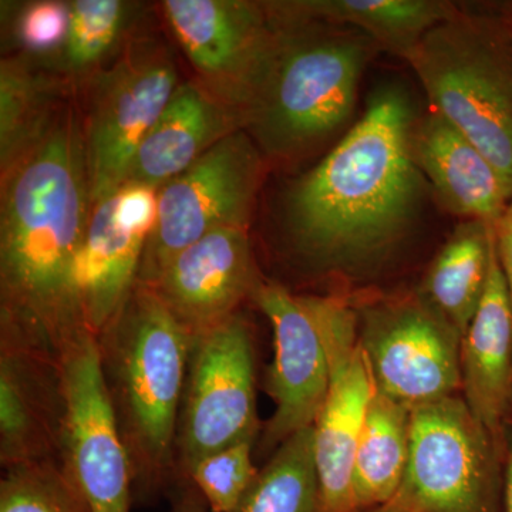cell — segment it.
<instances>
[{"instance_id": "5bb4252c", "label": "cell", "mask_w": 512, "mask_h": 512, "mask_svg": "<svg viewBox=\"0 0 512 512\" xmlns=\"http://www.w3.org/2000/svg\"><path fill=\"white\" fill-rule=\"evenodd\" d=\"M252 299L274 332V359L266 376V392L275 410L262 436V447L271 450L313 427L325 402L330 363L323 296L298 295L284 285L261 279Z\"/></svg>"}, {"instance_id": "ac0fdd59", "label": "cell", "mask_w": 512, "mask_h": 512, "mask_svg": "<svg viewBox=\"0 0 512 512\" xmlns=\"http://www.w3.org/2000/svg\"><path fill=\"white\" fill-rule=\"evenodd\" d=\"M412 154L444 210L491 225L507 210L512 194L497 168L436 111L417 117Z\"/></svg>"}, {"instance_id": "6da1fadb", "label": "cell", "mask_w": 512, "mask_h": 512, "mask_svg": "<svg viewBox=\"0 0 512 512\" xmlns=\"http://www.w3.org/2000/svg\"><path fill=\"white\" fill-rule=\"evenodd\" d=\"M2 181L0 329L59 356L87 329L72 291L74 255L92 214L86 144L76 111H56Z\"/></svg>"}, {"instance_id": "7c38bea8", "label": "cell", "mask_w": 512, "mask_h": 512, "mask_svg": "<svg viewBox=\"0 0 512 512\" xmlns=\"http://www.w3.org/2000/svg\"><path fill=\"white\" fill-rule=\"evenodd\" d=\"M163 9L202 86L247 120L278 43L269 2L167 0Z\"/></svg>"}, {"instance_id": "ffe728a7", "label": "cell", "mask_w": 512, "mask_h": 512, "mask_svg": "<svg viewBox=\"0 0 512 512\" xmlns=\"http://www.w3.org/2000/svg\"><path fill=\"white\" fill-rule=\"evenodd\" d=\"M239 130H245V119L237 109L200 82L180 83L138 147L127 181L160 190Z\"/></svg>"}, {"instance_id": "30bf717a", "label": "cell", "mask_w": 512, "mask_h": 512, "mask_svg": "<svg viewBox=\"0 0 512 512\" xmlns=\"http://www.w3.org/2000/svg\"><path fill=\"white\" fill-rule=\"evenodd\" d=\"M490 437L456 396L410 410L409 456L394 497L407 512H497Z\"/></svg>"}, {"instance_id": "7402d4cb", "label": "cell", "mask_w": 512, "mask_h": 512, "mask_svg": "<svg viewBox=\"0 0 512 512\" xmlns=\"http://www.w3.org/2000/svg\"><path fill=\"white\" fill-rule=\"evenodd\" d=\"M494 225L463 221L441 247L424 275L420 296L441 318L466 335L483 299L491 255Z\"/></svg>"}, {"instance_id": "484cf974", "label": "cell", "mask_w": 512, "mask_h": 512, "mask_svg": "<svg viewBox=\"0 0 512 512\" xmlns=\"http://www.w3.org/2000/svg\"><path fill=\"white\" fill-rule=\"evenodd\" d=\"M0 512H92L59 461L5 468L0 480Z\"/></svg>"}, {"instance_id": "4316f807", "label": "cell", "mask_w": 512, "mask_h": 512, "mask_svg": "<svg viewBox=\"0 0 512 512\" xmlns=\"http://www.w3.org/2000/svg\"><path fill=\"white\" fill-rule=\"evenodd\" d=\"M69 6L63 62L72 72H84L116 45L126 28L128 5L119 0H76Z\"/></svg>"}, {"instance_id": "9c48e42d", "label": "cell", "mask_w": 512, "mask_h": 512, "mask_svg": "<svg viewBox=\"0 0 512 512\" xmlns=\"http://www.w3.org/2000/svg\"><path fill=\"white\" fill-rule=\"evenodd\" d=\"M177 87L173 57L153 40L128 47L93 80L83 126L92 208L126 183L138 147Z\"/></svg>"}, {"instance_id": "9a60e30c", "label": "cell", "mask_w": 512, "mask_h": 512, "mask_svg": "<svg viewBox=\"0 0 512 512\" xmlns=\"http://www.w3.org/2000/svg\"><path fill=\"white\" fill-rule=\"evenodd\" d=\"M157 211V188L133 181L92 208L73 259L72 291L84 325L96 336L137 285Z\"/></svg>"}, {"instance_id": "d6a6232c", "label": "cell", "mask_w": 512, "mask_h": 512, "mask_svg": "<svg viewBox=\"0 0 512 512\" xmlns=\"http://www.w3.org/2000/svg\"><path fill=\"white\" fill-rule=\"evenodd\" d=\"M363 512H407L406 510H403L402 507H400L399 504L392 503L380 505V507L372 508V510H367Z\"/></svg>"}, {"instance_id": "8992f818", "label": "cell", "mask_w": 512, "mask_h": 512, "mask_svg": "<svg viewBox=\"0 0 512 512\" xmlns=\"http://www.w3.org/2000/svg\"><path fill=\"white\" fill-rule=\"evenodd\" d=\"M251 325L241 312L192 338L174 447L175 481L197 461L259 430L255 350Z\"/></svg>"}, {"instance_id": "5b68a950", "label": "cell", "mask_w": 512, "mask_h": 512, "mask_svg": "<svg viewBox=\"0 0 512 512\" xmlns=\"http://www.w3.org/2000/svg\"><path fill=\"white\" fill-rule=\"evenodd\" d=\"M406 62L436 111L497 168L512 194V57L497 19L460 8Z\"/></svg>"}, {"instance_id": "d6986e66", "label": "cell", "mask_w": 512, "mask_h": 512, "mask_svg": "<svg viewBox=\"0 0 512 512\" xmlns=\"http://www.w3.org/2000/svg\"><path fill=\"white\" fill-rule=\"evenodd\" d=\"M460 366L464 400L498 450L512 397V308L495 238L483 299L461 339Z\"/></svg>"}, {"instance_id": "44dd1931", "label": "cell", "mask_w": 512, "mask_h": 512, "mask_svg": "<svg viewBox=\"0 0 512 512\" xmlns=\"http://www.w3.org/2000/svg\"><path fill=\"white\" fill-rule=\"evenodd\" d=\"M279 8L302 19L325 20L360 30L382 52L406 57L431 29L460 10L444 0H298Z\"/></svg>"}, {"instance_id": "ba28073f", "label": "cell", "mask_w": 512, "mask_h": 512, "mask_svg": "<svg viewBox=\"0 0 512 512\" xmlns=\"http://www.w3.org/2000/svg\"><path fill=\"white\" fill-rule=\"evenodd\" d=\"M64 417L59 463L92 512H131L134 474L89 329L59 353Z\"/></svg>"}, {"instance_id": "cb8c5ba5", "label": "cell", "mask_w": 512, "mask_h": 512, "mask_svg": "<svg viewBox=\"0 0 512 512\" xmlns=\"http://www.w3.org/2000/svg\"><path fill=\"white\" fill-rule=\"evenodd\" d=\"M231 512H320V481L313 427L276 448Z\"/></svg>"}, {"instance_id": "277c9868", "label": "cell", "mask_w": 512, "mask_h": 512, "mask_svg": "<svg viewBox=\"0 0 512 512\" xmlns=\"http://www.w3.org/2000/svg\"><path fill=\"white\" fill-rule=\"evenodd\" d=\"M269 5L279 19L278 43L245 131L266 158L292 160L348 126L367 64L382 50L350 26Z\"/></svg>"}, {"instance_id": "7a4b0ae2", "label": "cell", "mask_w": 512, "mask_h": 512, "mask_svg": "<svg viewBox=\"0 0 512 512\" xmlns=\"http://www.w3.org/2000/svg\"><path fill=\"white\" fill-rule=\"evenodd\" d=\"M417 117L406 87L382 84L328 156L293 183L286 227L312 264L355 268L412 228L427 184L412 154Z\"/></svg>"}, {"instance_id": "1f68e13d", "label": "cell", "mask_w": 512, "mask_h": 512, "mask_svg": "<svg viewBox=\"0 0 512 512\" xmlns=\"http://www.w3.org/2000/svg\"><path fill=\"white\" fill-rule=\"evenodd\" d=\"M504 512H512V453L507 468L504 491Z\"/></svg>"}, {"instance_id": "f1b7e54d", "label": "cell", "mask_w": 512, "mask_h": 512, "mask_svg": "<svg viewBox=\"0 0 512 512\" xmlns=\"http://www.w3.org/2000/svg\"><path fill=\"white\" fill-rule=\"evenodd\" d=\"M70 6L55 0L29 3L16 23L20 45L35 55L62 49L69 32Z\"/></svg>"}, {"instance_id": "d4e9b609", "label": "cell", "mask_w": 512, "mask_h": 512, "mask_svg": "<svg viewBox=\"0 0 512 512\" xmlns=\"http://www.w3.org/2000/svg\"><path fill=\"white\" fill-rule=\"evenodd\" d=\"M55 113L45 80L18 59L3 60L0 70L2 174L36 143Z\"/></svg>"}, {"instance_id": "83f0119b", "label": "cell", "mask_w": 512, "mask_h": 512, "mask_svg": "<svg viewBox=\"0 0 512 512\" xmlns=\"http://www.w3.org/2000/svg\"><path fill=\"white\" fill-rule=\"evenodd\" d=\"M255 441H242L202 457L185 480L190 481L204 498L211 512H231L254 483ZM184 480V481H185Z\"/></svg>"}, {"instance_id": "836d02e7", "label": "cell", "mask_w": 512, "mask_h": 512, "mask_svg": "<svg viewBox=\"0 0 512 512\" xmlns=\"http://www.w3.org/2000/svg\"><path fill=\"white\" fill-rule=\"evenodd\" d=\"M497 19L498 25H500L501 32H503L505 42H507L508 50H510L511 57H512V29L508 28V26H505L503 22H501L500 19Z\"/></svg>"}, {"instance_id": "4dcf8cb0", "label": "cell", "mask_w": 512, "mask_h": 512, "mask_svg": "<svg viewBox=\"0 0 512 512\" xmlns=\"http://www.w3.org/2000/svg\"><path fill=\"white\" fill-rule=\"evenodd\" d=\"M173 511L171 512H208V505L190 481L175 483Z\"/></svg>"}, {"instance_id": "3957f363", "label": "cell", "mask_w": 512, "mask_h": 512, "mask_svg": "<svg viewBox=\"0 0 512 512\" xmlns=\"http://www.w3.org/2000/svg\"><path fill=\"white\" fill-rule=\"evenodd\" d=\"M97 340L133 467L134 493L151 497L175 481V436L191 336L153 288L137 284Z\"/></svg>"}, {"instance_id": "e0dca14e", "label": "cell", "mask_w": 512, "mask_h": 512, "mask_svg": "<svg viewBox=\"0 0 512 512\" xmlns=\"http://www.w3.org/2000/svg\"><path fill=\"white\" fill-rule=\"evenodd\" d=\"M259 282L248 229L221 228L175 255L150 288L192 339L239 312Z\"/></svg>"}, {"instance_id": "f546056e", "label": "cell", "mask_w": 512, "mask_h": 512, "mask_svg": "<svg viewBox=\"0 0 512 512\" xmlns=\"http://www.w3.org/2000/svg\"><path fill=\"white\" fill-rule=\"evenodd\" d=\"M494 238L512 308V200L500 220L494 224Z\"/></svg>"}, {"instance_id": "4fadbf2b", "label": "cell", "mask_w": 512, "mask_h": 512, "mask_svg": "<svg viewBox=\"0 0 512 512\" xmlns=\"http://www.w3.org/2000/svg\"><path fill=\"white\" fill-rule=\"evenodd\" d=\"M323 328L330 379L313 424L320 512H359L353 497V463L376 382L360 343L359 316L348 301L323 296Z\"/></svg>"}, {"instance_id": "52a82bcc", "label": "cell", "mask_w": 512, "mask_h": 512, "mask_svg": "<svg viewBox=\"0 0 512 512\" xmlns=\"http://www.w3.org/2000/svg\"><path fill=\"white\" fill-rule=\"evenodd\" d=\"M264 165L255 141L239 130L164 184L137 284L153 285L175 255L212 231L248 229Z\"/></svg>"}, {"instance_id": "e575fe53", "label": "cell", "mask_w": 512, "mask_h": 512, "mask_svg": "<svg viewBox=\"0 0 512 512\" xmlns=\"http://www.w3.org/2000/svg\"><path fill=\"white\" fill-rule=\"evenodd\" d=\"M498 19H500L505 26H508V28L512 29V5L510 6V8H507V10H505L504 15Z\"/></svg>"}, {"instance_id": "8fae6325", "label": "cell", "mask_w": 512, "mask_h": 512, "mask_svg": "<svg viewBox=\"0 0 512 512\" xmlns=\"http://www.w3.org/2000/svg\"><path fill=\"white\" fill-rule=\"evenodd\" d=\"M359 338L377 389L413 410L461 387V335L416 295L367 303Z\"/></svg>"}, {"instance_id": "603a6c76", "label": "cell", "mask_w": 512, "mask_h": 512, "mask_svg": "<svg viewBox=\"0 0 512 512\" xmlns=\"http://www.w3.org/2000/svg\"><path fill=\"white\" fill-rule=\"evenodd\" d=\"M409 436L410 410L376 386L353 463L357 511L392 503L399 493L409 456Z\"/></svg>"}, {"instance_id": "2e32d148", "label": "cell", "mask_w": 512, "mask_h": 512, "mask_svg": "<svg viewBox=\"0 0 512 512\" xmlns=\"http://www.w3.org/2000/svg\"><path fill=\"white\" fill-rule=\"evenodd\" d=\"M64 390L59 356L0 330V464L59 461Z\"/></svg>"}]
</instances>
